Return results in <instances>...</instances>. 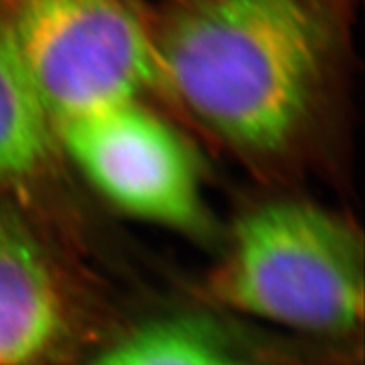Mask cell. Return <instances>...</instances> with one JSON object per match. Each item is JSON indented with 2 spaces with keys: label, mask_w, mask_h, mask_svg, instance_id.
I'll list each match as a JSON object with an SVG mask.
<instances>
[{
  "label": "cell",
  "mask_w": 365,
  "mask_h": 365,
  "mask_svg": "<svg viewBox=\"0 0 365 365\" xmlns=\"http://www.w3.org/2000/svg\"><path fill=\"white\" fill-rule=\"evenodd\" d=\"M153 39L158 83L213 134L257 154L298 135L331 49L307 0H176Z\"/></svg>",
  "instance_id": "1"
},
{
  "label": "cell",
  "mask_w": 365,
  "mask_h": 365,
  "mask_svg": "<svg viewBox=\"0 0 365 365\" xmlns=\"http://www.w3.org/2000/svg\"><path fill=\"white\" fill-rule=\"evenodd\" d=\"M364 249L344 218L298 200L250 210L212 281L234 312L308 335L341 339L364 318Z\"/></svg>",
  "instance_id": "2"
},
{
  "label": "cell",
  "mask_w": 365,
  "mask_h": 365,
  "mask_svg": "<svg viewBox=\"0 0 365 365\" xmlns=\"http://www.w3.org/2000/svg\"><path fill=\"white\" fill-rule=\"evenodd\" d=\"M7 17L53 127L158 83L153 31L124 0H14Z\"/></svg>",
  "instance_id": "3"
},
{
  "label": "cell",
  "mask_w": 365,
  "mask_h": 365,
  "mask_svg": "<svg viewBox=\"0 0 365 365\" xmlns=\"http://www.w3.org/2000/svg\"><path fill=\"white\" fill-rule=\"evenodd\" d=\"M85 180L125 215L186 234H205L207 213L196 161L185 139L129 100L54 127Z\"/></svg>",
  "instance_id": "4"
},
{
  "label": "cell",
  "mask_w": 365,
  "mask_h": 365,
  "mask_svg": "<svg viewBox=\"0 0 365 365\" xmlns=\"http://www.w3.org/2000/svg\"><path fill=\"white\" fill-rule=\"evenodd\" d=\"M86 299L26 223L0 208V365H63L78 352Z\"/></svg>",
  "instance_id": "5"
},
{
  "label": "cell",
  "mask_w": 365,
  "mask_h": 365,
  "mask_svg": "<svg viewBox=\"0 0 365 365\" xmlns=\"http://www.w3.org/2000/svg\"><path fill=\"white\" fill-rule=\"evenodd\" d=\"M54 127L0 12V186L27 180L48 163Z\"/></svg>",
  "instance_id": "6"
},
{
  "label": "cell",
  "mask_w": 365,
  "mask_h": 365,
  "mask_svg": "<svg viewBox=\"0 0 365 365\" xmlns=\"http://www.w3.org/2000/svg\"><path fill=\"white\" fill-rule=\"evenodd\" d=\"M85 365H257L213 323L168 317L132 328Z\"/></svg>",
  "instance_id": "7"
}]
</instances>
